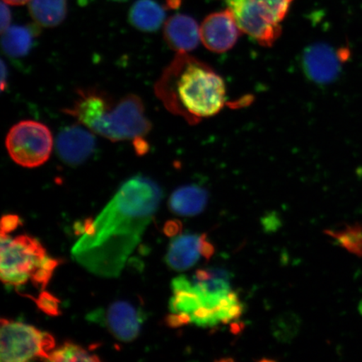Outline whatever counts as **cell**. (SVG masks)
<instances>
[{
    "label": "cell",
    "instance_id": "obj_1",
    "mask_svg": "<svg viewBox=\"0 0 362 362\" xmlns=\"http://www.w3.org/2000/svg\"><path fill=\"white\" fill-rule=\"evenodd\" d=\"M162 198V189L151 178L136 175L127 180L96 218L85 221L71 249L74 259L98 277H119Z\"/></svg>",
    "mask_w": 362,
    "mask_h": 362
},
{
    "label": "cell",
    "instance_id": "obj_2",
    "mask_svg": "<svg viewBox=\"0 0 362 362\" xmlns=\"http://www.w3.org/2000/svg\"><path fill=\"white\" fill-rule=\"evenodd\" d=\"M155 93L168 111L192 124L217 115L226 100L221 76L187 53H177L157 81Z\"/></svg>",
    "mask_w": 362,
    "mask_h": 362
},
{
    "label": "cell",
    "instance_id": "obj_3",
    "mask_svg": "<svg viewBox=\"0 0 362 362\" xmlns=\"http://www.w3.org/2000/svg\"><path fill=\"white\" fill-rule=\"evenodd\" d=\"M78 94L74 105L66 112L94 134L112 142H136L144 140L151 130L144 103L136 95H128L119 102H113L100 90H79Z\"/></svg>",
    "mask_w": 362,
    "mask_h": 362
},
{
    "label": "cell",
    "instance_id": "obj_4",
    "mask_svg": "<svg viewBox=\"0 0 362 362\" xmlns=\"http://www.w3.org/2000/svg\"><path fill=\"white\" fill-rule=\"evenodd\" d=\"M293 0H225L242 33L262 47H272L281 35V23Z\"/></svg>",
    "mask_w": 362,
    "mask_h": 362
},
{
    "label": "cell",
    "instance_id": "obj_5",
    "mask_svg": "<svg viewBox=\"0 0 362 362\" xmlns=\"http://www.w3.org/2000/svg\"><path fill=\"white\" fill-rule=\"evenodd\" d=\"M47 257L38 240L26 235L11 238L1 234L0 276L3 283L16 287L25 284Z\"/></svg>",
    "mask_w": 362,
    "mask_h": 362
},
{
    "label": "cell",
    "instance_id": "obj_6",
    "mask_svg": "<svg viewBox=\"0 0 362 362\" xmlns=\"http://www.w3.org/2000/svg\"><path fill=\"white\" fill-rule=\"evenodd\" d=\"M0 337L2 362H24L37 357L48 360L56 346L51 334L33 325L8 320H1Z\"/></svg>",
    "mask_w": 362,
    "mask_h": 362
},
{
    "label": "cell",
    "instance_id": "obj_7",
    "mask_svg": "<svg viewBox=\"0 0 362 362\" xmlns=\"http://www.w3.org/2000/svg\"><path fill=\"white\" fill-rule=\"evenodd\" d=\"M6 146L16 164L35 168L45 164L52 155V134L47 126L39 122L21 121L8 131Z\"/></svg>",
    "mask_w": 362,
    "mask_h": 362
},
{
    "label": "cell",
    "instance_id": "obj_8",
    "mask_svg": "<svg viewBox=\"0 0 362 362\" xmlns=\"http://www.w3.org/2000/svg\"><path fill=\"white\" fill-rule=\"evenodd\" d=\"M99 313L93 312L92 320L103 322L110 330L112 336L119 341L131 342L139 337L141 325L142 315L136 308L126 301L113 303L105 312Z\"/></svg>",
    "mask_w": 362,
    "mask_h": 362
},
{
    "label": "cell",
    "instance_id": "obj_9",
    "mask_svg": "<svg viewBox=\"0 0 362 362\" xmlns=\"http://www.w3.org/2000/svg\"><path fill=\"white\" fill-rule=\"evenodd\" d=\"M241 33L233 12L228 8L211 13L204 20L201 40L209 51L224 53L236 45Z\"/></svg>",
    "mask_w": 362,
    "mask_h": 362
},
{
    "label": "cell",
    "instance_id": "obj_10",
    "mask_svg": "<svg viewBox=\"0 0 362 362\" xmlns=\"http://www.w3.org/2000/svg\"><path fill=\"white\" fill-rule=\"evenodd\" d=\"M93 131L79 125L63 129L56 139L57 156L65 164L78 166L92 156L96 148Z\"/></svg>",
    "mask_w": 362,
    "mask_h": 362
},
{
    "label": "cell",
    "instance_id": "obj_11",
    "mask_svg": "<svg viewBox=\"0 0 362 362\" xmlns=\"http://www.w3.org/2000/svg\"><path fill=\"white\" fill-rule=\"evenodd\" d=\"M303 66L311 80L327 83L336 78L339 70V59L328 45L316 44L305 49Z\"/></svg>",
    "mask_w": 362,
    "mask_h": 362
},
{
    "label": "cell",
    "instance_id": "obj_12",
    "mask_svg": "<svg viewBox=\"0 0 362 362\" xmlns=\"http://www.w3.org/2000/svg\"><path fill=\"white\" fill-rule=\"evenodd\" d=\"M165 40L169 47L177 53H187L198 47L201 40V28L193 18L175 15L166 21Z\"/></svg>",
    "mask_w": 362,
    "mask_h": 362
},
{
    "label": "cell",
    "instance_id": "obj_13",
    "mask_svg": "<svg viewBox=\"0 0 362 362\" xmlns=\"http://www.w3.org/2000/svg\"><path fill=\"white\" fill-rule=\"evenodd\" d=\"M202 235L185 234L176 237L170 244L165 257L167 265L175 271L192 268L200 259Z\"/></svg>",
    "mask_w": 362,
    "mask_h": 362
},
{
    "label": "cell",
    "instance_id": "obj_14",
    "mask_svg": "<svg viewBox=\"0 0 362 362\" xmlns=\"http://www.w3.org/2000/svg\"><path fill=\"white\" fill-rule=\"evenodd\" d=\"M208 202V192L196 185H185L172 193L169 206L175 214L193 216L202 214Z\"/></svg>",
    "mask_w": 362,
    "mask_h": 362
},
{
    "label": "cell",
    "instance_id": "obj_15",
    "mask_svg": "<svg viewBox=\"0 0 362 362\" xmlns=\"http://www.w3.org/2000/svg\"><path fill=\"white\" fill-rule=\"evenodd\" d=\"M165 20V8L155 0H137L129 12L130 24L143 33H156Z\"/></svg>",
    "mask_w": 362,
    "mask_h": 362
},
{
    "label": "cell",
    "instance_id": "obj_16",
    "mask_svg": "<svg viewBox=\"0 0 362 362\" xmlns=\"http://www.w3.org/2000/svg\"><path fill=\"white\" fill-rule=\"evenodd\" d=\"M173 297L170 298L172 313H185L192 315L202 305V293L199 288L185 276H179L171 283Z\"/></svg>",
    "mask_w": 362,
    "mask_h": 362
},
{
    "label": "cell",
    "instance_id": "obj_17",
    "mask_svg": "<svg viewBox=\"0 0 362 362\" xmlns=\"http://www.w3.org/2000/svg\"><path fill=\"white\" fill-rule=\"evenodd\" d=\"M37 26L13 25L2 33V47L8 57H25L34 47Z\"/></svg>",
    "mask_w": 362,
    "mask_h": 362
},
{
    "label": "cell",
    "instance_id": "obj_18",
    "mask_svg": "<svg viewBox=\"0 0 362 362\" xmlns=\"http://www.w3.org/2000/svg\"><path fill=\"white\" fill-rule=\"evenodd\" d=\"M29 11L36 25L52 28L61 25L65 20L66 0H30Z\"/></svg>",
    "mask_w": 362,
    "mask_h": 362
},
{
    "label": "cell",
    "instance_id": "obj_19",
    "mask_svg": "<svg viewBox=\"0 0 362 362\" xmlns=\"http://www.w3.org/2000/svg\"><path fill=\"white\" fill-rule=\"evenodd\" d=\"M233 275L229 271L221 268L198 269L192 282L200 291L212 296H226L232 291L230 281Z\"/></svg>",
    "mask_w": 362,
    "mask_h": 362
},
{
    "label": "cell",
    "instance_id": "obj_20",
    "mask_svg": "<svg viewBox=\"0 0 362 362\" xmlns=\"http://www.w3.org/2000/svg\"><path fill=\"white\" fill-rule=\"evenodd\" d=\"M301 325L300 316L291 311L284 312L272 320L271 332L276 341L291 343L298 336Z\"/></svg>",
    "mask_w": 362,
    "mask_h": 362
},
{
    "label": "cell",
    "instance_id": "obj_21",
    "mask_svg": "<svg viewBox=\"0 0 362 362\" xmlns=\"http://www.w3.org/2000/svg\"><path fill=\"white\" fill-rule=\"evenodd\" d=\"M343 248L356 256L362 257V226L356 224L347 226L345 229L339 230H325Z\"/></svg>",
    "mask_w": 362,
    "mask_h": 362
},
{
    "label": "cell",
    "instance_id": "obj_22",
    "mask_svg": "<svg viewBox=\"0 0 362 362\" xmlns=\"http://www.w3.org/2000/svg\"><path fill=\"white\" fill-rule=\"evenodd\" d=\"M48 361H98L100 359L95 355L90 354L84 348L71 342L54 350L49 355Z\"/></svg>",
    "mask_w": 362,
    "mask_h": 362
},
{
    "label": "cell",
    "instance_id": "obj_23",
    "mask_svg": "<svg viewBox=\"0 0 362 362\" xmlns=\"http://www.w3.org/2000/svg\"><path fill=\"white\" fill-rule=\"evenodd\" d=\"M244 306L239 300L238 294L230 291L220 302L216 309L220 323H229L236 320L243 313Z\"/></svg>",
    "mask_w": 362,
    "mask_h": 362
},
{
    "label": "cell",
    "instance_id": "obj_24",
    "mask_svg": "<svg viewBox=\"0 0 362 362\" xmlns=\"http://www.w3.org/2000/svg\"><path fill=\"white\" fill-rule=\"evenodd\" d=\"M59 264H60V260L51 259L48 256L45 257L30 279L35 286L40 288L43 291Z\"/></svg>",
    "mask_w": 362,
    "mask_h": 362
},
{
    "label": "cell",
    "instance_id": "obj_25",
    "mask_svg": "<svg viewBox=\"0 0 362 362\" xmlns=\"http://www.w3.org/2000/svg\"><path fill=\"white\" fill-rule=\"evenodd\" d=\"M33 300H35L36 305L45 314L51 316L60 315V310H59L60 301L52 293L43 291L37 298H33Z\"/></svg>",
    "mask_w": 362,
    "mask_h": 362
},
{
    "label": "cell",
    "instance_id": "obj_26",
    "mask_svg": "<svg viewBox=\"0 0 362 362\" xmlns=\"http://www.w3.org/2000/svg\"><path fill=\"white\" fill-rule=\"evenodd\" d=\"M262 226L267 233H275L281 228L282 221L275 212H269L268 215L262 217Z\"/></svg>",
    "mask_w": 362,
    "mask_h": 362
},
{
    "label": "cell",
    "instance_id": "obj_27",
    "mask_svg": "<svg viewBox=\"0 0 362 362\" xmlns=\"http://www.w3.org/2000/svg\"><path fill=\"white\" fill-rule=\"evenodd\" d=\"M166 323L172 328L183 327L192 322L191 315L185 313H172L166 317Z\"/></svg>",
    "mask_w": 362,
    "mask_h": 362
},
{
    "label": "cell",
    "instance_id": "obj_28",
    "mask_svg": "<svg viewBox=\"0 0 362 362\" xmlns=\"http://www.w3.org/2000/svg\"><path fill=\"white\" fill-rule=\"evenodd\" d=\"M21 225V218L16 215L4 216L1 221V234L8 235Z\"/></svg>",
    "mask_w": 362,
    "mask_h": 362
},
{
    "label": "cell",
    "instance_id": "obj_29",
    "mask_svg": "<svg viewBox=\"0 0 362 362\" xmlns=\"http://www.w3.org/2000/svg\"><path fill=\"white\" fill-rule=\"evenodd\" d=\"M201 253L202 256L206 259H210L215 253V247L214 244L207 239L206 234L202 235Z\"/></svg>",
    "mask_w": 362,
    "mask_h": 362
},
{
    "label": "cell",
    "instance_id": "obj_30",
    "mask_svg": "<svg viewBox=\"0 0 362 362\" xmlns=\"http://www.w3.org/2000/svg\"><path fill=\"white\" fill-rule=\"evenodd\" d=\"M181 228H182V225H181L180 221L172 220L167 221L165 223L164 232L166 236L175 237L181 232Z\"/></svg>",
    "mask_w": 362,
    "mask_h": 362
},
{
    "label": "cell",
    "instance_id": "obj_31",
    "mask_svg": "<svg viewBox=\"0 0 362 362\" xmlns=\"http://www.w3.org/2000/svg\"><path fill=\"white\" fill-rule=\"evenodd\" d=\"M11 12L8 4L2 1L1 3V33L6 30L11 26Z\"/></svg>",
    "mask_w": 362,
    "mask_h": 362
},
{
    "label": "cell",
    "instance_id": "obj_32",
    "mask_svg": "<svg viewBox=\"0 0 362 362\" xmlns=\"http://www.w3.org/2000/svg\"><path fill=\"white\" fill-rule=\"evenodd\" d=\"M1 72H2L1 89H2V90H4L7 87V78H8V69H7L6 64H4V62H2Z\"/></svg>",
    "mask_w": 362,
    "mask_h": 362
},
{
    "label": "cell",
    "instance_id": "obj_33",
    "mask_svg": "<svg viewBox=\"0 0 362 362\" xmlns=\"http://www.w3.org/2000/svg\"><path fill=\"white\" fill-rule=\"evenodd\" d=\"M2 1L11 4V6H23V4L29 3L30 0H2Z\"/></svg>",
    "mask_w": 362,
    "mask_h": 362
},
{
    "label": "cell",
    "instance_id": "obj_34",
    "mask_svg": "<svg viewBox=\"0 0 362 362\" xmlns=\"http://www.w3.org/2000/svg\"><path fill=\"white\" fill-rule=\"evenodd\" d=\"M112 1H115V2H125V1H127V0H112Z\"/></svg>",
    "mask_w": 362,
    "mask_h": 362
}]
</instances>
